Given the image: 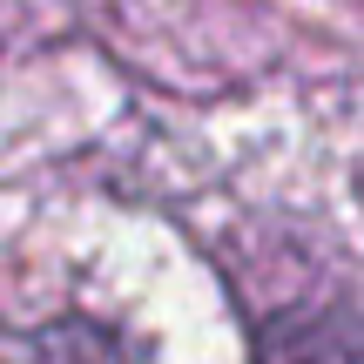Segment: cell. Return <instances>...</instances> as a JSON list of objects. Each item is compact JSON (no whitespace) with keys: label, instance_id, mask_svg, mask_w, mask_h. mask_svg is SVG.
<instances>
[{"label":"cell","instance_id":"6da1fadb","mask_svg":"<svg viewBox=\"0 0 364 364\" xmlns=\"http://www.w3.org/2000/svg\"><path fill=\"white\" fill-rule=\"evenodd\" d=\"M257 364H364V317L351 304H290L257 324Z\"/></svg>","mask_w":364,"mask_h":364},{"label":"cell","instance_id":"7a4b0ae2","mask_svg":"<svg viewBox=\"0 0 364 364\" xmlns=\"http://www.w3.org/2000/svg\"><path fill=\"white\" fill-rule=\"evenodd\" d=\"M0 364H142V351L95 317H48L27 331H0Z\"/></svg>","mask_w":364,"mask_h":364}]
</instances>
